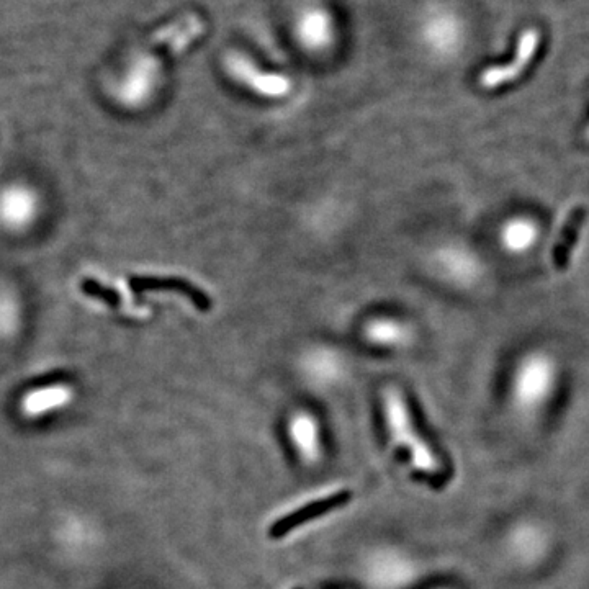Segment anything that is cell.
I'll use <instances>...</instances> for the list:
<instances>
[{"label":"cell","instance_id":"1","mask_svg":"<svg viewBox=\"0 0 589 589\" xmlns=\"http://www.w3.org/2000/svg\"><path fill=\"white\" fill-rule=\"evenodd\" d=\"M558 369L554 357L532 352L524 357L513 378L511 400L521 418H536L554 395Z\"/></svg>","mask_w":589,"mask_h":589},{"label":"cell","instance_id":"2","mask_svg":"<svg viewBox=\"0 0 589 589\" xmlns=\"http://www.w3.org/2000/svg\"><path fill=\"white\" fill-rule=\"evenodd\" d=\"M383 405H385V418H387L388 431L393 444L408 450L411 462L419 472L428 473V475L439 472L441 464L434 452L429 449L428 444L423 441V437L416 434L413 418L400 390L388 388L383 395Z\"/></svg>","mask_w":589,"mask_h":589},{"label":"cell","instance_id":"3","mask_svg":"<svg viewBox=\"0 0 589 589\" xmlns=\"http://www.w3.org/2000/svg\"><path fill=\"white\" fill-rule=\"evenodd\" d=\"M40 197L27 184H10L0 190V226L10 233H22L40 216Z\"/></svg>","mask_w":589,"mask_h":589},{"label":"cell","instance_id":"4","mask_svg":"<svg viewBox=\"0 0 589 589\" xmlns=\"http://www.w3.org/2000/svg\"><path fill=\"white\" fill-rule=\"evenodd\" d=\"M225 68L234 81L251 89L254 94L267 99H282L290 94L292 81L282 74L261 71L256 63L246 58L244 54L231 53L226 56Z\"/></svg>","mask_w":589,"mask_h":589},{"label":"cell","instance_id":"5","mask_svg":"<svg viewBox=\"0 0 589 589\" xmlns=\"http://www.w3.org/2000/svg\"><path fill=\"white\" fill-rule=\"evenodd\" d=\"M416 575V568L405 555L383 550L370 558L367 563V578L378 589H401L410 585Z\"/></svg>","mask_w":589,"mask_h":589},{"label":"cell","instance_id":"6","mask_svg":"<svg viewBox=\"0 0 589 589\" xmlns=\"http://www.w3.org/2000/svg\"><path fill=\"white\" fill-rule=\"evenodd\" d=\"M540 45V33L536 28H529L519 36L516 54H514L513 63L504 64V66H493L480 74V86L485 89H496L504 86L509 82H514L526 71L527 66L531 64L532 59L536 56L537 48Z\"/></svg>","mask_w":589,"mask_h":589},{"label":"cell","instance_id":"7","mask_svg":"<svg viewBox=\"0 0 589 589\" xmlns=\"http://www.w3.org/2000/svg\"><path fill=\"white\" fill-rule=\"evenodd\" d=\"M161 68V59L149 54L138 59L120 87V99L128 107H136L146 102L158 86Z\"/></svg>","mask_w":589,"mask_h":589},{"label":"cell","instance_id":"8","mask_svg":"<svg viewBox=\"0 0 589 589\" xmlns=\"http://www.w3.org/2000/svg\"><path fill=\"white\" fill-rule=\"evenodd\" d=\"M295 32L306 50H326L334 40L333 18L320 7H310L298 15Z\"/></svg>","mask_w":589,"mask_h":589},{"label":"cell","instance_id":"9","mask_svg":"<svg viewBox=\"0 0 589 589\" xmlns=\"http://www.w3.org/2000/svg\"><path fill=\"white\" fill-rule=\"evenodd\" d=\"M349 501H351V493L349 491H339L334 495L326 496L323 500L306 504L305 508L298 509L295 513L288 514L285 518L275 522L274 526L270 527V537L280 539V537L287 536L288 532L295 531L297 527L303 526V524L313 521V519L321 518V516L331 513L334 509L346 506Z\"/></svg>","mask_w":589,"mask_h":589},{"label":"cell","instance_id":"10","mask_svg":"<svg viewBox=\"0 0 589 589\" xmlns=\"http://www.w3.org/2000/svg\"><path fill=\"white\" fill-rule=\"evenodd\" d=\"M290 439L306 464H315L320 459V426L310 413H297L290 421Z\"/></svg>","mask_w":589,"mask_h":589},{"label":"cell","instance_id":"11","mask_svg":"<svg viewBox=\"0 0 589 589\" xmlns=\"http://www.w3.org/2000/svg\"><path fill=\"white\" fill-rule=\"evenodd\" d=\"M508 549L511 555L521 563L537 562L544 557L547 537L539 526L522 524L511 532Z\"/></svg>","mask_w":589,"mask_h":589},{"label":"cell","instance_id":"12","mask_svg":"<svg viewBox=\"0 0 589 589\" xmlns=\"http://www.w3.org/2000/svg\"><path fill=\"white\" fill-rule=\"evenodd\" d=\"M585 215V208L576 205L565 218L562 231L558 234V239L554 244V252H552V264H554L555 270H558V272H562L568 267L570 256H572L573 249L578 243V236H580Z\"/></svg>","mask_w":589,"mask_h":589},{"label":"cell","instance_id":"13","mask_svg":"<svg viewBox=\"0 0 589 589\" xmlns=\"http://www.w3.org/2000/svg\"><path fill=\"white\" fill-rule=\"evenodd\" d=\"M539 233V225L536 221L518 216L503 226L500 236L501 244L511 254H524L536 246Z\"/></svg>","mask_w":589,"mask_h":589},{"label":"cell","instance_id":"14","mask_svg":"<svg viewBox=\"0 0 589 589\" xmlns=\"http://www.w3.org/2000/svg\"><path fill=\"white\" fill-rule=\"evenodd\" d=\"M439 264H441L444 272H447L450 279L460 282V284L472 282L478 275V269H480L477 259L470 252L457 248L441 252Z\"/></svg>","mask_w":589,"mask_h":589},{"label":"cell","instance_id":"15","mask_svg":"<svg viewBox=\"0 0 589 589\" xmlns=\"http://www.w3.org/2000/svg\"><path fill=\"white\" fill-rule=\"evenodd\" d=\"M71 388L64 385H51V387L40 388L23 400V410L28 414H43L46 411L54 410L59 406L66 405L71 400Z\"/></svg>","mask_w":589,"mask_h":589},{"label":"cell","instance_id":"16","mask_svg":"<svg viewBox=\"0 0 589 589\" xmlns=\"http://www.w3.org/2000/svg\"><path fill=\"white\" fill-rule=\"evenodd\" d=\"M365 338L378 346H401L410 341L408 326L395 320H375L365 326Z\"/></svg>","mask_w":589,"mask_h":589},{"label":"cell","instance_id":"17","mask_svg":"<svg viewBox=\"0 0 589 589\" xmlns=\"http://www.w3.org/2000/svg\"><path fill=\"white\" fill-rule=\"evenodd\" d=\"M22 324V305L7 288H0V341L17 334Z\"/></svg>","mask_w":589,"mask_h":589},{"label":"cell","instance_id":"18","mask_svg":"<svg viewBox=\"0 0 589 589\" xmlns=\"http://www.w3.org/2000/svg\"><path fill=\"white\" fill-rule=\"evenodd\" d=\"M586 135H588V140H589V128H588V133H586Z\"/></svg>","mask_w":589,"mask_h":589}]
</instances>
